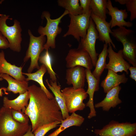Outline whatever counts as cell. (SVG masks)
Returning a JSON list of instances; mask_svg holds the SVG:
<instances>
[{
    "instance_id": "obj_25",
    "label": "cell",
    "mask_w": 136,
    "mask_h": 136,
    "mask_svg": "<svg viewBox=\"0 0 136 136\" xmlns=\"http://www.w3.org/2000/svg\"><path fill=\"white\" fill-rule=\"evenodd\" d=\"M108 55V44H105L102 51L98 55L95 65V69L92 72L94 76L98 80H100V77L105 68L107 64L106 59Z\"/></svg>"
},
{
    "instance_id": "obj_30",
    "label": "cell",
    "mask_w": 136,
    "mask_h": 136,
    "mask_svg": "<svg viewBox=\"0 0 136 136\" xmlns=\"http://www.w3.org/2000/svg\"><path fill=\"white\" fill-rule=\"evenodd\" d=\"M11 112L13 118L16 121L22 124L28 123L29 118L24 113L12 109Z\"/></svg>"
},
{
    "instance_id": "obj_26",
    "label": "cell",
    "mask_w": 136,
    "mask_h": 136,
    "mask_svg": "<svg viewBox=\"0 0 136 136\" xmlns=\"http://www.w3.org/2000/svg\"><path fill=\"white\" fill-rule=\"evenodd\" d=\"M106 0H91L90 7L91 12L100 18L106 20L108 10Z\"/></svg>"
},
{
    "instance_id": "obj_24",
    "label": "cell",
    "mask_w": 136,
    "mask_h": 136,
    "mask_svg": "<svg viewBox=\"0 0 136 136\" xmlns=\"http://www.w3.org/2000/svg\"><path fill=\"white\" fill-rule=\"evenodd\" d=\"M47 71V70L44 64H42L40 66L39 69L35 73H22V74L27 77L26 79L27 81L28 82L29 80H32L38 83L41 88L45 92L48 97L50 99H52L54 97L53 94L45 87L43 81V77Z\"/></svg>"
},
{
    "instance_id": "obj_11",
    "label": "cell",
    "mask_w": 136,
    "mask_h": 136,
    "mask_svg": "<svg viewBox=\"0 0 136 136\" xmlns=\"http://www.w3.org/2000/svg\"><path fill=\"white\" fill-rule=\"evenodd\" d=\"M67 68L81 66L91 70L93 66L89 55L86 51L78 48L70 50L65 58Z\"/></svg>"
},
{
    "instance_id": "obj_31",
    "label": "cell",
    "mask_w": 136,
    "mask_h": 136,
    "mask_svg": "<svg viewBox=\"0 0 136 136\" xmlns=\"http://www.w3.org/2000/svg\"><path fill=\"white\" fill-rule=\"evenodd\" d=\"M125 5L127 10L130 12V20L132 21L136 18V0H127Z\"/></svg>"
},
{
    "instance_id": "obj_19",
    "label": "cell",
    "mask_w": 136,
    "mask_h": 136,
    "mask_svg": "<svg viewBox=\"0 0 136 136\" xmlns=\"http://www.w3.org/2000/svg\"><path fill=\"white\" fill-rule=\"evenodd\" d=\"M128 80V78L126 77L124 73L119 75L108 70L107 75L102 81L100 85L103 88L104 92L107 93L109 90L119 86L120 84L126 83Z\"/></svg>"
},
{
    "instance_id": "obj_15",
    "label": "cell",
    "mask_w": 136,
    "mask_h": 136,
    "mask_svg": "<svg viewBox=\"0 0 136 136\" xmlns=\"http://www.w3.org/2000/svg\"><path fill=\"white\" fill-rule=\"evenodd\" d=\"M85 78V70L82 66H75L66 70V83L69 85H72L75 89L83 88Z\"/></svg>"
},
{
    "instance_id": "obj_14",
    "label": "cell",
    "mask_w": 136,
    "mask_h": 136,
    "mask_svg": "<svg viewBox=\"0 0 136 136\" xmlns=\"http://www.w3.org/2000/svg\"><path fill=\"white\" fill-rule=\"evenodd\" d=\"M86 78L88 84V88L86 91L89 95V100L86 104V106L89 107L90 112L88 116V118L90 119L96 116L93 102V97L95 92L98 90L100 80L95 78L92 74L91 70L85 69Z\"/></svg>"
},
{
    "instance_id": "obj_5",
    "label": "cell",
    "mask_w": 136,
    "mask_h": 136,
    "mask_svg": "<svg viewBox=\"0 0 136 136\" xmlns=\"http://www.w3.org/2000/svg\"><path fill=\"white\" fill-rule=\"evenodd\" d=\"M9 17V15L3 14L0 16V32L8 40L9 48L14 51L19 52L21 50L22 29L20 22L16 19L13 25L8 26L6 23L7 20H12Z\"/></svg>"
},
{
    "instance_id": "obj_17",
    "label": "cell",
    "mask_w": 136,
    "mask_h": 136,
    "mask_svg": "<svg viewBox=\"0 0 136 136\" xmlns=\"http://www.w3.org/2000/svg\"><path fill=\"white\" fill-rule=\"evenodd\" d=\"M23 67V66L18 67L8 62L5 58L4 51L0 52V74H7L17 80L23 81H26V78L22 74Z\"/></svg>"
},
{
    "instance_id": "obj_23",
    "label": "cell",
    "mask_w": 136,
    "mask_h": 136,
    "mask_svg": "<svg viewBox=\"0 0 136 136\" xmlns=\"http://www.w3.org/2000/svg\"><path fill=\"white\" fill-rule=\"evenodd\" d=\"M84 119L83 117L75 112L72 113L67 118L61 121V124L58 128L48 136H57L69 127L72 126H80L84 122Z\"/></svg>"
},
{
    "instance_id": "obj_29",
    "label": "cell",
    "mask_w": 136,
    "mask_h": 136,
    "mask_svg": "<svg viewBox=\"0 0 136 136\" xmlns=\"http://www.w3.org/2000/svg\"><path fill=\"white\" fill-rule=\"evenodd\" d=\"M61 122L56 121L43 125L36 129L33 133L34 136H44L49 130L56 127Z\"/></svg>"
},
{
    "instance_id": "obj_10",
    "label": "cell",
    "mask_w": 136,
    "mask_h": 136,
    "mask_svg": "<svg viewBox=\"0 0 136 136\" xmlns=\"http://www.w3.org/2000/svg\"><path fill=\"white\" fill-rule=\"evenodd\" d=\"M98 39V33L95 25L90 18L89 27L87 29L85 38L81 39L78 48L86 51L91 59L93 66H95L98 54L96 52L95 43Z\"/></svg>"
},
{
    "instance_id": "obj_33",
    "label": "cell",
    "mask_w": 136,
    "mask_h": 136,
    "mask_svg": "<svg viewBox=\"0 0 136 136\" xmlns=\"http://www.w3.org/2000/svg\"><path fill=\"white\" fill-rule=\"evenodd\" d=\"M9 48V43L6 38L0 32V49H4Z\"/></svg>"
},
{
    "instance_id": "obj_32",
    "label": "cell",
    "mask_w": 136,
    "mask_h": 136,
    "mask_svg": "<svg viewBox=\"0 0 136 136\" xmlns=\"http://www.w3.org/2000/svg\"><path fill=\"white\" fill-rule=\"evenodd\" d=\"M91 0H80V6L82 8L83 14L91 11L90 7Z\"/></svg>"
},
{
    "instance_id": "obj_2",
    "label": "cell",
    "mask_w": 136,
    "mask_h": 136,
    "mask_svg": "<svg viewBox=\"0 0 136 136\" xmlns=\"http://www.w3.org/2000/svg\"><path fill=\"white\" fill-rule=\"evenodd\" d=\"M111 33L122 44V53L124 59L136 67V38L135 31L121 26L112 30Z\"/></svg>"
},
{
    "instance_id": "obj_37",
    "label": "cell",
    "mask_w": 136,
    "mask_h": 136,
    "mask_svg": "<svg viewBox=\"0 0 136 136\" xmlns=\"http://www.w3.org/2000/svg\"><path fill=\"white\" fill-rule=\"evenodd\" d=\"M127 1V0H115V2H118L120 4L122 5L125 4Z\"/></svg>"
},
{
    "instance_id": "obj_1",
    "label": "cell",
    "mask_w": 136,
    "mask_h": 136,
    "mask_svg": "<svg viewBox=\"0 0 136 136\" xmlns=\"http://www.w3.org/2000/svg\"><path fill=\"white\" fill-rule=\"evenodd\" d=\"M28 91L29 102L24 113L30 119L33 132L43 125L63 120L55 97L49 99L40 87L35 84L29 86Z\"/></svg>"
},
{
    "instance_id": "obj_13",
    "label": "cell",
    "mask_w": 136,
    "mask_h": 136,
    "mask_svg": "<svg viewBox=\"0 0 136 136\" xmlns=\"http://www.w3.org/2000/svg\"><path fill=\"white\" fill-rule=\"evenodd\" d=\"M107 8L108 13L111 17L110 22L111 28L116 26L119 27L126 26L130 27L132 26L133 24L132 22L125 20L128 16L125 9L119 10L116 7H113L110 0H107Z\"/></svg>"
},
{
    "instance_id": "obj_6",
    "label": "cell",
    "mask_w": 136,
    "mask_h": 136,
    "mask_svg": "<svg viewBox=\"0 0 136 136\" xmlns=\"http://www.w3.org/2000/svg\"><path fill=\"white\" fill-rule=\"evenodd\" d=\"M28 32L30 37L29 43L23 60L25 63L30 59V64L27 70V73H30L35 69L38 70L40 68L38 62L40 54L44 49L46 38L42 35L38 37L35 36L29 29Z\"/></svg>"
},
{
    "instance_id": "obj_36",
    "label": "cell",
    "mask_w": 136,
    "mask_h": 136,
    "mask_svg": "<svg viewBox=\"0 0 136 136\" xmlns=\"http://www.w3.org/2000/svg\"><path fill=\"white\" fill-rule=\"evenodd\" d=\"M4 92L6 94L7 92L6 88L5 87H2L0 88V97H2L4 94H5L3 93Z\"/></svg>"
},
{
    "instance_id": "obj_28",
    "label": "cell",
    "mask_w": 136,
    "mask_h": 136,
    "mask_svg": "<svg viewBox=\"0 0 136 136\" xmlns=\"http://www.w3.org/2000/svg\"><path fill=\"white\" fill-rule=\"evenodd\" d=\"M51 60V57L48 50H47L44 54L40 56L39 61L45 66L49 75L50 80L53 82H57L56 74L52 67Z\"/></svg>"
},
{
    "instance_id": "obj_27",
    "label": "cell",
    "mask_w": 136,
    "mask_h": 136,
    "mask_svg": "<svg viewBox=\"0 0 136 136\" xmlns=\"http://www.w3.org/2000/svg\"><path fill=\"white\" fill-rule=\"evenodd\" d=\"M79 1V0H58L57 2L59 6L65 8L69 12V14L77 15L83 13Z\"/></svg>"
},
{
    "instance_id": "obj_20",
    "label": "cell",
    "mask_w": 136,
    "mask_h": 136,
    "mask_svg": "<svg viewBox=\"0 0 136 136\" xmlns=\"http://www.w3.org/2000/svg\"><path fill=\"white\" fill-rule=\"evenodd\" d=\"M29 99V95L28 91L24 93L20 94L13 100L9 99L7 97L5 96L3 99V106L24 113L28 105Z\"/></svg>"
},
{
    "instance_id": "obj_4",
    "label": "cell",
    "mask_w": 136,
    "mask_h": 136,
    "mask_svg": "<svg viewBox=\"0 0 136 136\" xmlns=\"http://www.w3.org/2000/svg\"><path fill=\"white\" fill-rule=\"evenodd\" d=\"M69 12L65 10L63 14L59 17L55 19L51 18V15L47 11H44L42 15V18H45L47 20L46 26H40L38 32L41 35L46 36L47 40L44 46V49L48 50L50 48L54 49L56 47V38L57 35L62 31L61 28L59 26L62 18L65 16L69 14Z\"/></svg>"
},
{
    "instance_id": "obj_22",
    "label": "cell",
    "mask_w": 136,
    "mask_h": 136,
    "mask_svg": "<svg viewBox=\"0 0 136 136\" xmlns=\"http://www.w3.org/2000/svg\"><path fill=\"white\" fill-rule=\"evenodd\" d=\"M0 76L6 80L8 83L6 88L7 91L11 92L14 94L19 93V94L24 93L28 91V82L26 81L21 82L13 78L9 75L1 74Z\"/></svg>"
},
{
    "instance_id": "obj_8",
    "label": "cell",
    "mask_w": 136,
    "mask_h": 136,
    "mask_svg": "<svg viewBox=\"0 0 136 136\" xmlns=\"http://www.w3.org/2000/svg\"><path fill=\"white\" fill-rule=\"evenodd\" d=\"M64 97L66 107L69 113L83 110L86 105L83 102L88 95L83 88L75 89L73 87H66L61 90Z\"/></svg>"
},
{
    "instance_id": "obj_9",
    "label": "cell",
    "mask_w": 136,
    "mask_h": 136,
    "mask_svg": "<svg viewBox=\"0 0 136 136\" xmlns=\"http://www.w3.org/2000/svg\"><path fill=\"white\" fill-rule=\"evenodd\" d=\"M91 12V11L77 15L69 14L70 21L68 30L63 37L73 36L79 42L81 39L85 38L89 26Z\"/></svg>"
},
{
    "instance_id": "obj_12",
    "label": "cell",
    "mask_w": 136,
    "mask_h": 136,
    "mask_svg": "<svg viewBox=\"0 0 136 136\" xmlns=\"http://www.w3.org/2000/svg\"><path fill=\"white\" fill-rule=\"evenodd\" d=\"M109 45L108 51L109 60L105 69L110 70L116 73L124 71L128 74V70L130 65L124 58L122 50H120L117 53L113 50L111 45Z\"/></svg>"
},
{
    "instance_id": "obj_34",
    "label": "cell",
    "mask_w": 136,
    "mask_h": 136,
    "mask_svg": "<svg viewBox=\"0 0 136 136\" xmlns=\"http://www.w3.org/2000/svg\"><path fill=\"white\" fill-rule=\"evenodd\" d=\"M130 72V78L136 82V67L130 66L128 69Z\"/></svg>"
},
{
    "instance_id": "obj_7",
    "label": "cell",
    "mask_w": 136,
    "mask_h": 136,
    "mask_svg": "<svg viewBox=\"0 0 136 136\" xmlns=\"http://www.w3.org/2000/svg\"><path fill=\"white\" fill-rule=\"evenodd\" d=\"M95 136H135L136 123L112 120L101 129H95Z\"/></svg>"
},
{
    "instance_id": "obj_16",
    "label": "cell",
    "mask_w": 136,
    "mask_h": 136,
    "mask_svg": "<svg viewBox=\"0 0 136 136\" xmlns=\"http://www.w3.org/2000/svg\"><path fill=\"white\" fill-rule=\"evenodd\" d=\"M90 17L93 21L95 28L98 33L99 40L105 44L112 45L114 49L116 48L110 36L112 32L110 23L106 21L91 12Z\"/></svg>"
},
{
    "instance_id": "obj_35",
    "label": "cell",
    "mask_w": 136,
    "mask_h": 136,
    "mask_svg": "<svg viewBox=\"0 0 136 136\" xmlns=\"http://www.w3.org/2000/svg\"><path fill=\"white\" fill-rule=\"evenodd\" d=\"M23 136H34L33 133L31 131V125L27 131Z\"/></svg>"
},
{
    "instance_id": "obj_18",
    "label": "cell",
    "mask_w": 136,
    "mask_h": 136,
    "mask_svg": "<svg viewBox=\"0 0 136 136\" xmlns=\"http://www.w3.org/2000/svg\"><path fill=\"white\" fill-rule=\"evenodd\" d=\"M121 89V87L118 86L109 90L103 100L95 105L94 108L101 107L103 111H108L111 108H114L121 103L122 101L119 97Z\"/></svg>"
},
{
    "instance_id": "obj_38",
    "label": "cell",
    "mask_w": 136,
    "mask_h": 136,
    "mask_svg": "<svg viewBox=\"0 0 136 136\" xmlns=\"http://www.w3.org/2000/svg\"><path fill=\"white\" fill-rule=\"evenodd\" d=\"M2 15V14H0V16H1Z\"/></svg>"
},
{
    "instance_id": "obj_3",
    "label": "cell",
    "mask_w": 136,
    "mask_h": 136,
    "mask_svg": "<svg viewBox=\"0 0 136 136\" xmlns=\"http://www.w3.org/2000/svg\"><path fill=\"white\" fill-rule=\"evenodd\" d=\"M31 125L22 124L13 118L11 109L4 106L0 109V136H23Z\"/></svg>"
},
{
    "instance_id": "obj_21",
    "label": "cell",
    "mask_w": 136,
    "mask_h": 136,
    "mask_svg": "<svg viewBox=\"0 0 136 136\" xmlns=\"http://www.w3.org/2000/svg\"><path fill=\"white\" fill-rule=\"evenodd\" d=\"M45 81L55 96V98L60 109L63 119H66L70 115L66 107L64 97L61 91L60 86L57 84V82H53L50 80L49 82L47 79Z\"/></svg>"
}]
</instances>
